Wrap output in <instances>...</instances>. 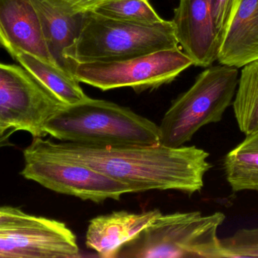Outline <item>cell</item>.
Segmentation results:
<instances>
[{
    "mask_svg": "<svg viewBox=\"0 0 258 258\" xmlns=\"http://www.w3.org/2000/svg\"><path fill=\"white\" fill-rule=\"evenodd\" d=\"M45 152L90 167L127 185L133 193L175 190L191 195L204 186L209 154L197 146L99 145L33 137Z\"/></svg>",
    "mask_w": 258,
    "mask_h": 258,
    "instance_id": "cell-1",
    "label": "cell"
},
{
    "mask_svg": "<svg viewBox=\"0 0 258 258\" xmlns=\"http://www.w3.org/2000/svg\"><path fill=\"white\" fill-rule=\"evenodd\" d=\"M47 135L63 142L99 145L159 144V125L128 108L89 96L65 106L45 125Z\"/></svg>",
    "mask_w": 258,
    "mask_h": 258,
    "instance_id": "cell-2",
    "label": "cell"
},
{
    "mask_svg": "<svg viewBox=\"0 0 258 258\" xmlns=\"http://www.w3.org/2000/svg\"><path fill=\"white\" fill-rule=\"evenodd\" d=\"M225 219L221 212L162 214L124 244L116 258H224L218 230Z\"/></svg>",
    "mask_w": 258,
    "mask_h": 258,
    "instance_id": "cell-3",
    "label": "cell"
},
{
    "mask_svg": "<svg viewBox=\"0 0 258 258\" xmlns=\"http://www.w3.org/2000/svg\"><path fill=\"white\" fill-rule=\"evenodd\" d=\"M177 47L171 21L134 24L90 12L85 15L81 33L64 57L77 62H117Z\"/></svg>",
    "mask_w": 258,
    "mask_h": 258,
    "instance_id": "cell-4",
    "label": "cell"
},
{
    "mask_svg": "<svg viewBox=\"0 0 258 258\" xmlns=\"http://www.w3.org/2000/svg\"><path fill=\"white\" fill-rule=\"evenodd\" d=\"M238 81V68L223 65L208 67L165 112L159 125V143L182 146L202 127L221 121L233 101Z\"/></svg>",
    "mask_w": 258,
    "mask_h": 258,
    "instance_id": "cell-5",
    "label": "cell"
},
{
    "mask_svg": "<svg viewBox=\"0 0 258 258\" xmlns=\"http://www.w3.org/2000/svg\"><path fill=\"white\" fill-rule=\"evenodd\" d=\"M192 65V59L180 47L117 62L68 59V71L77 81L103 91L130 87L141 92L156 89L171 83Z\"/></svg>",
    "mask_w": 258,
    "mask_h": 258,
    "instance_id": "cell-6",
    "label": "cell"
},
{
    "mask_svg": "<svg viewBox=\"0 0 258 258\" xmlns=\"http://www.w3.org/2000/svg\"><path fill=\"white\" fill-rule=\"evenodd\" d=\"M23 154L24 167L21 175L57 193L96 203L119 200L125 194L133 193L127 185L87 165L45 152L33 142Z\"/></svg>",
    "mask_w": 258,
    "mask_h": 258,
    "instance_id": "cell-7",
    "label": "cell"
},
{
    "mask_svg": "<svg viewBox=\"0 0 258 258\" xmlns=\"http://www.w3.org/2000/svg\"><path fill=\"white\" fill-rule=\"evenodd\" d=\"M67 106L22 66L0 63V133L45 137L47 121Z\"/></svg>",
    "mask_w": 258,
    "mask_h": 258,
    "instance_id": "cell-8",
    "label": "cell"
},
{
    "mask_svg": "<svg viewBox=\"0 0 258 258\" xmlns=\"http://www.w3.org/2000/svg\"><path fill=\"white\" fill-rule=\"evenodd\" d=\"M79 254L75 234L55 220L42 217L35 224L0 229V257L71 258Z\"/></svg>",
    "mask_w": 258,
    "mask_h": 258,
    "instance_id": "cell-9",
    "label": "cell"
},
{
    "mask_svg": "<svg viewBox=\"0 0 258 258\" xmlns=\"http://www.w3.org/2000/svg\"><path fill=\"white\" fill-rule=\"evenodd\" d=\"M171 20L179 47L194 65L210 67L218 61L221 42L212 18V0H180Z\"/></svg>",
    "mask_w": 258,
    "mask_h": 258,
    "instance_id": "cell-10",
    "label": "cell"
},
{
    "mask_svg": "<svg viewBox=\"0 0 258 258\" xmlns=\"http://www.w3.org/2000/svg\"><path fill=\"white\" fill-rule=\"evenodd\" d=\"M0 46L12 58L22 51L54 65L31 0H0Z\"/></svg>",
    "mask_w": 258,
    "mask_h": 258,
    "instance_id": "cell-11",
    "label": "cell"
},
{
    "mask_svg": "<svg viewBox=\"0 0 258 258\" xmlns=\"http://www.w3.org/2000/svg\"><path fill=\"white\" fill-rule=\"evenodd\" d=\"M158 209L141 213L125 211L101 215L91 220L86 245L103 258H116L122 245L138 236L159 215Z\"/></svg>",
    "mask_w": 258,
    "mask_h": 258,
    "instance_id": "cell-12",
    "label": "cell"
},
{
    "mask_svg": "<svg viewBox=\"0 0 258 258\" xmlns=\"http://www.w3.org/2000/svg\"><path fill=\"white\" fill-rule=\"evenodd\" d=\"M37 11L53 64L69 73L64 53L80 36L86 14H74L57 0H31Z\"/></svg>",
    "mask_w": 258,
    "mask_h": 258,
    "instance_id": "cell-13",
    "label": "cell"
},
{
    "mask_svg": "<svg viewBox=\"0 0 258 258\" xmlns=\"http://www.w3.org/2000/svg\"><path fill=\"white\" fill-rule=\"evenodd\" d=\"M258 60V0H241L220 48V65L242 68Z\"/></svg>",
    "mask_w": 258,
    "mask_h": 258,
    "instance_id": "cell-14",
    "label": "cell"
},
{
    "mask_svg": "<svg viewBox=\"0 0 258 258\" xmlns=\"http://www.w3.org/2000/svg\"><path fill=\"white\" fill-rule=\"evenodd\" d=\"M13 58L68 106L77 104L87 98L80 82L55 65L22 51L16 53Z\"/></svg>",
    "mask_w": 258,
    "mask_h": 258,
    "instance_id": "cell-15",
    "label": "cell"
},
{
    "mask_svg": "<svg viewBox=\"0 0 258 258\" xmlns=\"http://www.w3.org/2000/svg\"><path fill=\"white\" fill-rule=\"evenodd\" d=\"M224 170L233 192H258V130L227 153Z\"/></svg>",
    "mask_w": 258,
    "mask_h": 258,
    "instance_id": "cell-16",
    "label": "cell"
},
{
    "mask_svg": "<svg viewBox=\"0 0 258 258\" xmlns=\"http://www.w3.org/2000/svg\"><path fill=\"white\" fill-rule=\"evenodd\" d=\"M233 108L238 126L245 135L258 130V60L242 67Z\"/></svg>",
    "mask_w": 258,
    "mask_h": 258,
    "instance_id": "cell-17",
    "label": "cell"
},
{
    "mask_svg": "<svg viewBox=\"0 0 258 258\" xmlns=\"http://www.w3.org/2000/svg\"><path fill=\"white\" fill-rule=\"evenodd\" d=\"M93 12L106 18L134 24H155L164 21L149 0H110Z\"/></svg>",
    "mask_w": 258,
    "mask_h": 258,
    "instance_id": "cell-18",
    "label": "cell"
},
{
    "mask_svg": "<svg viewBox=\"0 0 258 258\" xmlns=\"http://www.w3.org/2000/svg\"><path fill=\"white\" fill-rule=\"evenodd\" d=\"M221 244L224 258L258 257V227L240 229Z\"/></svg>",
    "mask_w": 258,
    "mask_h": 258,
    "instance_id": "cell-19",
    "label": "cell"
},
{
    "mask_svg": "<svg viewBox=\"0 0 258 258\" xmlns=\"http://www.w3.org/2000/svg\"><path fill=\"white\" fill-rule=\"evenodd\" d=\"M240 1L212 0V18L221 45Z\"/></svg>",
    "mask_w": 258,
    "mask_h": 258,
    "instance_id": "cell-20",
    "label": "cell"
},
{
    "mask_svg": "<svg viewBox=\"0 0 258 258\" xmlns=\"http://www.w3.org/2000/svg\"><path fill=\"white\" fill-rule=\"evenodd\" d=\"M42 217L24 213L16 208L0 207V229L14 226L28 225L38 222Z\"/></svg>",
    "mask_w": 258,
    "mask_h": 258,
    "instance_id": "cell-21",
    "label": "cell"
},
{
    "mask_svg": "<svg viewBox=\"0 0 258 258\" xmlns=\"http://www.w3.org/2000/svg\"><path fill=\"white\" fill-rule=\"evenodd\" d=\"M65 9L74 14L93 12L97 8L110 0H57Z\"/></svg>",
    "mask_w": 258,
    "mask_h": 258,
    "instance_id": "cell-22",
    "label": "cell"
},
{
    "mask_svg": "<svg viewBox=\"0 0 258 258\" xmlns=\"http://www.w3.org/2000/svg\"><path fill=\"white\" fill-rule=\"evenodd\" d=\"M15 129H11L4 133H0V148L4 147L13 146V144L11 142V137L16 132Z\"/></svg>",
    "mask_w": 258,
    "mask_h": 258,
    "instance_id": "cell-23",
    "label": "cell"
}]
</instances>
